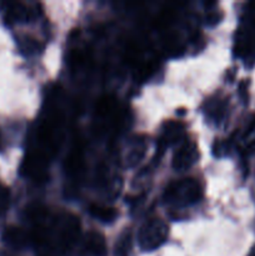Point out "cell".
<instances>
[{
    "label": "cell",
    "instance_id": "6da1fadb",
    "mask_svg": "<svg viewBox=\"0 0 255 256\" xmlns=\"http://www.w3.org/2000/svg\"><path fill=\"white\" fill-rule=\"evenodd\" d=\"M202 196V185L195 179H182L172 182L164 192L165 202L175 206L192 205L200 202Z\"/></svg>",
    "mask_w": 255,
    "mask_h": 256
},
{
    "label": "cell",
    "instance_id": "7a4b0ae2",
    "mask_svg": "<svg viewBox=\"0 0 255 256\" xmlns=\"http://www.w3.org/2000/svg\"><path fill=\"white\" fill-rule=\"evenodd\" d=\"M168 225L159 218H152L142 225L138 234L139 245L144 252L159 248L166 240Z\"/></svg>",
    "mask_w": 255,
    "mask_h": 256
},
{
    "label": "cell",
    "instance_id": "3957f363",
    "mask_svg": "<svg viewBox=\"0 0 255 256\" xmlns=\"http://www.w3.org/2000/svg\"><path fill=\"white\" fill-rule=\"evenodd\" d=\"M52 229L56 230L58 242L62 250L72 249L79 240L80 222L75 215L64 214L52 220Z\"/></svg>",
    "mask_w": 255,
    "mask_h": 256
},
{
    "label": "cell",
    "instance_id": "277c9868",
    "mask_svg": "<svg viewBox=\"0 0 255 256\" xmlns=\"http://www.w3.org/2000/svg\"><path fill=\"white\" fill-rule=\"evenodd\" d=\"M198 158H199V150L196 144L192 140H185L180 144L172 156V168L179 172L186 170L196 162Z\"/></svg>",
    "mask_w": 255,
    "mask_h": 256
},
{
    "label": "cell",
    "instance_id": "5b68a950",
    "mask_svg": "<svg viewBox=\"0 0 255 256\" xmlns=\"http://www.w3.org/2000/svg\"><path fill=\"white\" fill-rule=\"evenodd\" d=\"M82 252L86 256H105L106 242L104 236L96 232H89L82 244Z\"/></svg>",
    "mask_w": 255,
    "mask_h": 256
},
{
    "label": "cell",
    "instance_id": "8992f818",
    "mask_svg": "<svg viewBox=\"0 0 255 256\" xmlns=\"http://www.w3.org/2000/svg\"><path fill=\"white\" fill-rule=\"evenodd\" d=\"M84 166V155H82V148L80 145H75L70 152L69 156L66 158L65 169L72 178H78L82 172Z\"/></svg>",
    "mask_w": 255,
    "mask_h": 256
},
{
    "label": "cell",
    "instance_id": "52a82bcc",
    "mask_svg": "<svg viewBox=\"0 0 255 256\" xmlns=\"http://www.w3.org/2000/svg\"><path fill=\"white\" fill-rule=\"evenodd\" d=\"M182 132H184V126H182V122H168L165 124L164 129H162V144L164 146L170 144H174V142H179L180 138H182Z\"/></svg>",
    "mask_w": 255,
    "mask_h": 256
},
{
    "label": "cell",
    "instance_id": "ba28073f",
    "mask_svg": "<svg viewBox=\"0 0 255 256\" xmlns=\"http://www.w3.org/2000/svg\"><path fill=\"white\" fill-rule=\"evenodd\" d=\"M88 212H89V214L92 218H95V219L102 222H112L118 216L116 209L106 206V205L90 204L89 208H88Z\"/></svg>",
    "mask_w": 255,
    "mask_h": 256
},
{
    "label": "cell",
    "instance_id": "9c48e42d",
    "mask_svg": "<svg viewBox=\"0 0 255 256\" xmlns=\"http://www.w3.org/2000/svg\"><path fill=\"white\" fill-rule=\"evenodd\" d=\"M132 248V236L130 230H124L115 242V256H130Z\"/></svg>",
    "mask_w": 255,
    "mask_h": 256
},
{
    "label": "cell",
    "instance_id": "30bf717a",
    "mask_svg": "<svg viewBox=\"0 0 255 256\" xmlns=\"http://www.w3.org/2000/svg\"><path fill=\"white\" fill-rule=\"evenodd\" d=\"M5 240L12 246L22 248L29 242V236L19 228H9L5 232Z\"/></svg>",
    "mask_w": 255,
    "mask_h": 256
},
{
    "label": "cell",
    "instance_id": "8fae6325",
    "mask_svg": "<svg viewBox=\"0 0 255 256\" xmlns=\"http://www.w3.org/2000/svg\"><path fill=\"white\" fill-rule=\"evenodd\" d=\"M145 150H146L145 142H138V144H135L129 152V154L126 155V164L129 166H135L145 156Z\"/></svg>",
    "mask_w": 255,
    "mask_h": 256
},
{
    "label": "cell",
    "instance_id": "7c38bea8",
    "mask_svg": "<svg viewBox=\"0 0 255 256\" xmlns=\"http://www.w3.org/2000/svg\"><path fill=\"white\" fill-rule=\"evenodd\" d=\"M244 149L245 152H255V118L250 122L246 132L244 134Z\"/></svg>",
    "mask_w": 255,
    "mask_h": 256
},
{
    "label": "cell",
    "instance_id": "4fadbf2b",
    "mask_svg": "<svg viewBox=\"0 0 255 256\" xmlns=\"http://www.w3.org/2000/svg\"><path fill=\"white\" fill-rule=\"evenodd\" d=\"M22 49L26 50L28 52H34L38 49V42L34 39L25 38L22 40Z\"/></svg>",
    "mask_w": 255,
    "mask_h": 256
},
{
    "label": "cell",
    "instance_id": "5bb4252c",
    "mask_svg": "<svg viewBox=\"0 0 255 256\" xmlns=\"http://www.w3.org/2000/svg\"><path fill=\"white\" fill-rule=\"evenodd\" d=\"M45 256H49V255H45Z\"/></svg>",
    "mask_w": 255,
    "mask_h": 256
}]
</instances>
